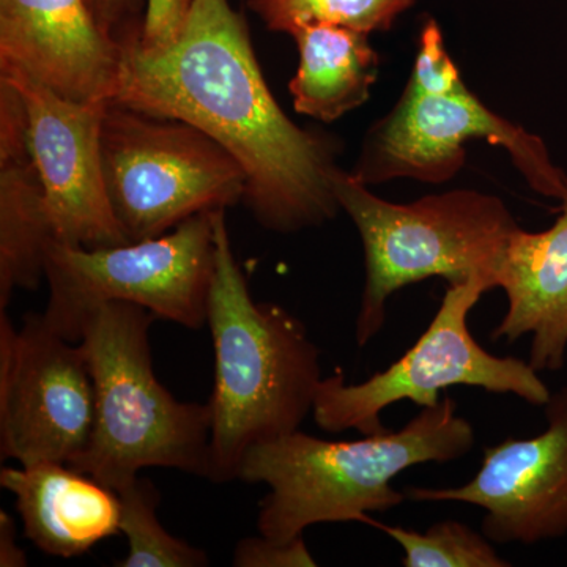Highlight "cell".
Wrapping results in <instances>:
<instances>
[{"label": "cell", "mask_w": 567, "mask_h": 567, "mask_svg": "<svg viewBox=\"0 0 567 567\" xmlns=\"http://www.w3.org/2000/svg\"><path fill=\"white\" fill-rule=\"evenodd\" d=\"M121 499L118 529L128 540V554L118 567H205L207 551L178 539L159 522V492L147 477L137 476L117 492Z\"/></svg>", "instance_id": "cell-18"}, {"label": "cell", "mask_w": 567, "mask_h": 567, "mask_svg": "<svg viewBox=\"0 0 567 567\" xmlns=\"http://www.w3.org/2000/svg\"><path fill=\"white\" fill-rule=\"evenodd\" d=\"M235 567H316V558L306 546L303 536L290 543H274L267 537L249 536L234 548Z\"/></svg>", "instance_id": "cell-23"}, {"label": "cell", "mask_w": 567, "mask_h": 567, "mask_svg": "<svg viewBox=\"0 0 567 567\" xmlns=\"http://www.w3.org/2000/svg\"><path fill=\"white\" fill-rule=\"evenodd\" d=\"M194 0H147L137 44L144 51H166L181 43L189 20Z\"/></svg>", "instance_id": "cell-22"}, {"label": "cell", "mask_w": 567, "mask_h": 567, "mask_svg": "<svg viewBox=\"0 0 567 567\" xmlns=\"http://www.w3.org/2000/svg\"><path fill=\"white\" fill-rule=\"evenodd\" d=\"M465 82L456 63L450 58L442 29L435 20H429L421 29L420 47L409 85L421 92H451Z\"/></svg>", "instance_id": "cell-21"}, {"label": "cell", "mask_w": 567, "mask_h": 567, "mask_svg": "<svg viewBox=\"0 0 567 567\" xmlns=\"http://www.w3.org/2000/svg\"><path fill=\"white\" fill-rule=\"evenodd\" d=\"M102 159L112 212L128 241L159 237L193 216L244 200L240 164L188 122L110 102Z\"/></svg>", "instance_id": "cell-7"}, {"label": "cell", "mask_w": 567, "mask_h": 567, "mask_svg": "<svg viewBox=\"0 0 567 567\" xmlns=\"http://www.w3.org/2000/svg\"><path fill=\"white\" fill-rule=\"evenodd\" d=\"M507 311L492 339L517 341L532 334L529 364L537 372H559L567 352V199L550 229H518L498 274Z\"/></svg>", "instance_id": "cell-14"}, {"label": "cell", "mask_w": 567, "mask_h": 567, "mask_svg": "<svg viewBox=\"0 0 567 567\" xmlns=\"http://www.w3.org/2000/svg\"><path fill=\"white\" fill-rule=\"evenodd\" d=\"M487 290L491 286L481 279L447 287L439 312L416 344L365 382L347 385L339 369L324 377L312 406L317 425L330 434L349 429L363 435L385 434L380 413L388 406L401 401L421 409L434 406L440 393L451 386L483 388L546 405L551 393L529 361L495 357L470 333V311Z\"/></svg>", "instance_id": "cell-8"}, {"label": "cell", "mask_w": 567, "mask_h": 567, "mask_svg": "<svg viewBox=\"0 0 567 567\" xmlns=\"http://www.w3.org/2000/svg\"><path fill=\"white\" fill-rule=\"evenodd\" d=\"M121 41L112 102L192 123L223 145L245 173V207L275 234H297L342 210L333 177L341 141L287 117L257 62L248 22L229 0H194L181 43L144 51Z\"/></svg>", "instance_id": "cell-1"}, {"label": "cell", "mask_w": 567, "mask_h": 567, "mask_svg": "<svg viewBox=\"0 0 567 567\" xmlns=\"http://www.w3.org/2000/svg\"><path fill=\"white\" fill-rule=\"evenodd\" d=\"M18 527L6 511H0V567L28 566V557L17 543Z\"/></svg>", "instance_id": "cell-25"}, {"label": "cell", "mask_w": 567, "mask_h": 567, "mask_svg": "<svg viewBox=\"0 0 567 567\" xmlns=\"http://www.w3.org/2000/svg\"><path fill=\"white\" fill-rule=\"evenodd\" d=\"M122 47L87 0H0V71H18L80 103H110Z\"/></svg>", "instance_id": "cell-13"}, {"label": "cell", "mask_w": 567, "mask_h": 567, "mask_svg": "<svg viewBox=\"0 0 567 567\" xmlns=\"http://www.w3.org/2000/svg\"><path fill=\"white\" fill-rule=\"evenodd\" d=\"M336 197L350 216L365 260V286L357 317V342L364 347L386 322L391 295L424 279L451 286L481 279L498 287V274L520 227L505 203L475 189L425 196L393 204L369 192L368 185L339 167Z\"/></svg>", "instance_id": "cell-5"}, {"label": "cell", "mask_w": 567, "mask_h": 567, "mask_svg": "<svg viewBox=\"0 0 567 567\" xmlns=\"http://www.w3.org/2000/svg\"><path fill=\"white\" fill-rule=\"evenodd\" d=\"M456 410V401L445 395L398 432L330 442L295 431L252 446L238 480L270 488L260 502L257 532L284 544L317 524L375 527L369 513H385L406 498L391 486L395 476L410 466L446 464L472 451L475 429Z\"/></svg>", "instance_id": "cell-3"}, {"label": "cell", "mask_w": 567, "mask_h": 567, "mask_svg": "<svg viewBox=\"0 0 567 567\" xmlns=\"http://www.w3.org/2000/svg\"><path fill=\"white\" fill-rule=\"evenodd\" d=\"M473 140L505 148L535 192L567 199V177L544 142L488 110L466 84L435 93L406 84L393 111L365 133L352 174L368 186L393 178L445 183L464 166Z\"/></svg>", "instance_id": "cell-9"}, {"label": "cell", "mask_w": 567, "mask_h": 567, "mask_svg": "<svg viewBox=\"0 0 567 567\" xmlns=\"http://www.w3.org/2000/svg\"><path fill=\"white\" fill-rule=\"evenodd\" d=\"M213 213L193 216L159 237L104 248L51 240L44 259L51 290L44 320L62 338L80 342L91 312L122 301L199 330L207 323L216 270Z\"/></svg>", "instance_id": "cell-6"}, {"label": "cell", "mask_w": 567, "mask_h": 567, "mask_svg": "<svg viewBox=\"0 0 567 567\" xmlns=\"http://www.w3.org/2000/svg\"><path fill=\"white\" fill-rule=\"evenodd\" d=\"M156 317L122 301L99 306L80 344L95 383V423L87 450L71 468L114 492L163 466L208 477L212 412L182 402L153 371L151 327Z\"/></svg>", "instance_id": "cell-4"}, {"label": "cell", "mask_w": 567, "mask_h": 567, "mask_svg": "<svg viewBox=\"0 0 567 567\" xmlns=\"http://www.w3.org/2000/svg\"><path fill=\"white\" fill-rule=\"evenodd\" d=\"M87 3L100 28L118 43L141 31L144 0H87Z\"/></svg>", "instance_id": "cell-24"}, {"label": "cell", "mask_w": 567, "mask_h": 567, "mask_svg": "<svg viewBox=\"0 0 567 567\" xmlns=\"http://www.w3.org/2000/svg\"><path fill=\"white\" fill-rule=\"evenodd\" d=\"M95 383L80 342L62 338L43 315L18 330L0 311V456L20 465H71L87 450Z\"/></svg>", "instance_id": "cell-10"}, {"label": "cell", "mask_w": 567, "mask_h": 567, "mask_svg": "<svg viewBox=\"0 0 567 567\" xmlns=\"http://www.w3.org/2000/svg\"><path fill=\"white\" fill-rule=\"evenodd\" d=\"M0 78L24 102L54 240L82 248L128 244L104 185L102 122L110 103L73 102L18 71H0Z\"/></svg>", "instance_id": "cell-11"}, {"label": "cell", "mask_w": 567, "mask_h": 567, "mask_svg": "<svg viewBox=\"0 0 567 567\" xmlns=\"http://www.w3.org/2000/svg\"><path fill=\"white\" fill-rule=\"evenodd\" d=\"M298 69L289 84L293 110L331 123L363 106L379 76L369 33L333 24H306L292 33Z\"/></svg>", "instance_id": "cell-17"}, {"label": "cell", "mask_w": 567, "mask_h": 567, "mask_svg": "<svg viewBox=\"0 0 567 567\" xmlns=\"http://www.w3.org/2000/svg\"><path fill=\"white\" fill-rule=\"evenodd\" d=\"M416 0H246L271 32L306 24H333L364 33L386 32Z\"/></svg>", "instance_id": "cell-19"}, {"label": "cell", "mask_w": 567, "mask_h": 567, "mask_svg": "<svg viewBox=\"0 0 567 567\" xmlns=\"http://www.w3.org/2000/svg\"><path fill=\"white\" fill-rule=\"evenodd\" d=\"M547 429L533 439L484 447L483 464L457 487H409L413 502H458L483 507L481 532L496 544L567 535V386L546 405Z\"/></svg>", "instance_id": "cell-12"}, {"label": "cell", "mask_w": 567, "mask_h": 567, "mask_svg": "<svg viewBox=\"0 0 567 567\" xmlns=\"http://www.w3.org/2000/svg\"><path fill=\"white\" fill-rule=\"evenodd\" d=\"M0 486L17 499L24 536L52 557H80L121 533L117 492L70 465L3 466Z\"/></svg>", "instance_id": "cell-15"}, {"label": "cell", "mask_w": 567, "mask_h": 567, "mask_svg": "<svg viewBox=\"0 0 567 567\" xmlns=\"http://www.w3.org/2000/svg\"><path fill=\"white\" fill-rule=\"evenodd\" d=\"M216 270L207 324L215 349L212 483L238 480L252 446L300 431L322 382L319 347L281 306L257 303L235 257L226 210L213 213Z\"/></svg>", "instance_id": "cell-2"}, {"label": "cell", "mask_w": 567, "mask_h": 567, "mask_svg": "<svg viewBox=\"0 0 567 567\" xmlns=\"http://www.w3.org/2000/svg\"><path fill=\"white\" fill-rule=\"evenodd\" d=\"M54 240L20 92L0 78V311L17 289L35 290Z\"/></svg>", "instance_id": "cell-16"}, {"label": "cell", "mask_w": 567, "mask_h": 567, "mask_svg": "<svg viewBox=\"0 0 567 567\" xmlns=\"http://www.w3.org/2000/svg\"><path fill=\"white\" fill-rule=\"evenodd\" d=\"M391 539L404 550L405 567H509L513 563L499 557L492 540L468 525L456 520L436 522L427 532L386 527L377 522Z\"/></svg>", "instance_id": "cell-20"}]
</instances>
